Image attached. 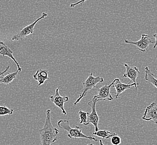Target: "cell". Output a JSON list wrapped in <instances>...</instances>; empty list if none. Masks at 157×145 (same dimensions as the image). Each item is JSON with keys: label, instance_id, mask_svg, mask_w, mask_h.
<instances>
[{"label": "cell", "instance_id": "obj_1", "mask_svg": "<svg viewBox=\"0 0 157 145\" xmlns=\"http://www.w3.org/2000/svg\"><path fill=\"white\" fill-rule=\"evenodd\" d=\"M59 132V130L52 124L51 110H46L44 127L39 130L41 145H52V143L56 141Z\"/></svg>", "mask_w": 157, "mask_h": 145}, {"label": "cell", "instance_id": "obj_6", "mask_svg": "<svg viewBox=\"0 0 157 145\" xmlns=\"http://www.w3.org/2000/svg\"><path fill=\"white\" fill-rule=\"evenodd\" d=\"M141 36V39L137 41H131L129 40L125 39L124 42L128 44L134 45L140 52L145 53L148 51L149 45L151 44H154L155 41H152L150 36L147 34H142Z\"/></svg>", "mask_w": 157, "mask_h": 145}, {"label": "cell", "instance_id": "obj_24", "mask_svg": "<svg viewBox=\"0 0 157 145\" xmlns=\"http://www.w3.org/2000/svg\"><path fill=\"white\" fill-rule=\"evenodd\" d=\"M94 145V144H93V143H90V144H89V145Z\"/></svg>", "mask_w": 157, "mask_h": 145}, {"label": "cell", "instance_id": "obj_10", "mask_svg": "<svg viewBox=\"0 0 157 145\" xmlns=\"http://www.w3.org/2000/svg\"><path fill=\"white\" fill-rule=\"evenodd\" d=\"M113 83V87H114L116 89V94H115V98L119 99L121 96V94L124 91H126L127 89H130L132 87H135L136 89H138V86L139 85V83H132V84H124L121 82L120 79L119 78H116L112 82Z\"/></svg>", "mask_w": 157, "mask_h": 145}, {"label": "cell", "instance_id": "obj_8", "mask_svg": "<svg viewBox=\"0 0 157 145\" xmlns=\"http://www.w3.org/2000/svg\"><path fill=\"white\" fill-rule=\"evenodd\" d=\"M113 87V83L110 84L103 85V87L98 88V94L94 96L93 98L97 102L100 100H110L112 101L113 100L112 97V92H110V88Z\"/></svg>", "mask_w": 157, "mask_h": 145}, {"label": "cell", "instance_id": "obj_11", "mask_svg": "<svg viewBox=\"0 0 157 145\" xmlns=\"http://www.w3.org/2000/svg\"><path fill=\"white\" fill-rule=\"evenodd\" d=\"M13 52L8 46L6 45L3 41L0 42V55H2L3 57H7L10 59H11L16 64L17 67V70L19 71V72H21L22 71V68L20 67V64L16 60L15 57H13Z\"/></svg>", "mask_w": 157, "mask_h": 145}, {"label": "cell", "instance_id": "obj_19", "mask_svg": "<svg viewBox=\"0 0 157 145\" xmlns=\"http://www.w3.org/2000/svg\"><path fill=\"white\" fill-rule=\"evenodd\" d=\"M121 142V137L116 135L115 136H113L111 138V143L113 145H120Z\"/></svg>", "mask_w": 157, "mask_h": 145}, {"label": "cell", "instance_id": "obj_20", "mask_svg": "<svg viewBox=\"0 0 157 145\" xmlns=\"http://www.w3.org/2000/svg\"><path fill=\"white\" fill-rule=\"evenodd\" d=\"M154 38H155V43H154V46H153V49H155L157 46V32L154 33V35H153Z\"/></svg>", "mask_w": 157, "mask_h": 145}, {"label": "cell", "instance_id": "obj_17", "mask_svg": "<svg viewBox=\"0 0 157 145\" xmlns=\"http://www.w3.org/2000/svg\"><path fill=\"white\" fill-rule=\"evenodd\" d=\"M14 112L13 109L9 108L6 106H0V116L12 115Z\"/></svg>", "mask_w": 157, "mask_h": 145}, {"label": "cell", "instance_id": "obj_2", "mask_svg": "<svg viewBox=\"0 0 157 145\" xmlns=\"http://www.w3.org/2000/svg\"><path fill=\"white\" fill-rule=\"evenodd\" d=\"M58 127L63 129L67 132V136L69 139H86L94 141H98V139L94 137L86 136L82 133L80 127L75 126V128H72L70 126L69 121L68 120H61L58 122Z\"/></svg>", "mask_w": 157, "mask_h": 145}, {"label": "cell", "instance_id": "obj_7", "mask_svg": "<svg viewBox=\"0 0 157 145\" xmlns=\"http://www.w3.org/2000/svg\"><path fill=\"white\" fill-rule=\"evenodd\" d=\"M60 87H58L55 89L54 95L49 97L50 101L54 103L55 106L60 109L63 115H67V112L64 108V104L69 101V98L67 96L63 97L59 93V90Z\"/></svg>", "mask_w": 157, "mask_h": 145}, {"label": "cell", "instance_id": "obj_21", "mask_svg": "<svg viewBox=\"0 0 157 145\" xmlns=\"http://www.w3.org/2000/svg\"><path fill=\"white\" fill-rule=\"evenodd\" d=\"M10 69V66L9 65H8L7 67H6V69L5 70L3 71V72H0V76H3V74L5 73V72H7V71H8V70Z\"/></svg>", "mask_w": 157, "mask_h": 145}, {"label": "cell", "instance_id": "obj_23", "mask_svg": "<svg viewBox=\"0 0 157 145\" xmlns=\"http://www.w3.org/2000/svg\"><path fill=\"white\" fill-rule=\"evenodd\" d=\"M99 144L100 145H104L103 144V141L101 139H100L99 140Z\"/></svg>", "mask_w": 157, "mask_h": 145}, {"label": "cell", "instance_id": "obj_18", "mask_svg": "<svg viewBox=\"0 0 157 145\" xmlns=\"http://www.w3.org/2000/svg\"><path fill=\"white\" fill-rule=\"evenodd\" d=\"M78 113L79 115V117H80V123L85 125L86 124V121H87L88 112H85V111H82L80 110L78 111Z\"/></svg>", "mask_w": 157, "mask_h": 145}, {"label": "cell", "instance_id": "obj_14", "mask_svg": "<svg viewBox=\"0 0 157 145\" xmlns=\"http://www.w3.org/2000/svg\"><path fill=\"white\" fill-rule=\"evenodd\" d=\"M145 79L146 81L153 85L157 88V79L155 77L154 74L152 73L148 67L145 68Z\"/></svg>", "mask_w": 157, "mask_h": 145}, {"label": "cell", "instance_id": "obj_5", "mask_svg": "<svg viewBox=\"0 0 157 145\" xmlns=\"http://www.w3.org/2000/svg\"><path fill=\"white\" fill-rule=\"evenodd\" d=\"M97 103V101L95 100L93 98H92V100L88 102V105L91 107V112L90 113L88 112L87 121L86 124H85V126L89 125L90 124H93L95 128V132L99 131L98 124L100 120L99 117L96 110Z\"/></svg>", "mask_w": 157, "mask_h": 145}, {"label": "cell", "instance_id": "obj_22", "mask_svg": "<svg viewBox=\"0 0 157 145\" xmlns=\"http://www.w3.org/2000/svg\"><path fill=\"white\" fill-rule=\"evenodd\" d=\"M85 1H80V2H77L76 3H75V4H71V5L70 6V7H74V6H75L76 5H78V4H80V3H82L84 2Z\"/></svg>", "mask_w": 157, "mask_h": 145}, {"label": "cell", "instance_id": "obj_15", "mask_svg": "<svg viewBox=\"0 0 157 145\" xmlns=\"http://www.w3.org/2000/svg\"><path fill=\"white\" fill-rule=\"evenodd\" d=\"M18 72L19 71L17 70L15 72L9 73L6 76H2L0 79V84L2 83L6 85L9 84L17 77Z\"/></svg>", "mask_w": 157, "mask_h": 145}, {"label": "cell", "instance_id": "obj_12", "mask_svg": "<svg viewBox=\"0 0 157 145\" xmlns=\"http://www.w3.org/2000/svg\"><path fill=\"white\" fill-rule=\"evenodd\" d=\"M124 67H125L126 72L123 74V78H128L130 79V80L133 82V83H137L136 78L140 72L139 69L136 67H132L129 66L127 64H123Z\"/></svg>", "mask_w": 157, "mask_h": 145}, {"label": "cell", "instance_id": "obj_3", "mask_svg": "<svg viewBox=\"0 0 157 145\" xmlns=\"http://www.w3.org/2000/svg\"><path fill=\"white\" fill-rule=\"evenodd\" d=\"M104 82V80L103 78L100 77L99 76H94L93 72H91L88 78L86 79L85 80L82 82L83 88H82L79 96L78 98V99L74 103V105H76L78 103H79L80 102V100L86 96L89 91L91 90L93 88L97 87V85L98 83H103Z\"/></svg>", "mask_w": 157, "mask_h": 145}, {"label": "cell", "instance_id": "obj_9", "mask_svg": "<svg viewBox=\"0 0 157 145\" xmlns=\"http://www.w3.org/2000/svg\"><path fill=\"white\" fill-rule=\"evenodd\" d=\"M142 119L146 121H150L157 124V104L155 102L151 103L145 108Z\"/></svg>", "mask_w": 157, "mask_h": 145}, {"label": "cell", "instance_id": "obj_16", "mask_svg": "<svg viewBox=\"0 0 157 145\" xmlns=\"http://www.w3.org/2000/svg\"><path fill=\"white\" fill-rule=\"evenodd\" d=\"M93 135L105 139H108L109 138H112L113 136H115L117 134L115 133H112L110 131L108 130H100L97 132H93Z\"/></svg>", "mask_w": 157, "mask_h": 145}, {"label": "cell", "instance_id": "obj_25", "mask_svg": "<svg viewBox=\"0 0 157 145\" xmlns=\"http://www.w3.org/2000/svg\"><path fill=\"white\" fill-rule=\"evenodd\" d=\"M155 70H157V68H155Z\"/></svg>", "mask_w": 157, "mask_h": 145}, {"label": "cell", "instance_id": "obj_13", "mask_svg": "<svg viewBox=\"0 0 157 145\" xmlns=\"http://www.w3.org/2000/svg\"><path fill=\"white\" fill-rule=\"evenodd\" d=\"M33 78L35 80L38 82L37 85L44 84L47 79H48V70L45 69L37 70L36 72L33 75Z\"/></svg>", "mask_w": 157, "mask_h": 145}, {"label": "cell", "instance_id": "obj_4", "mask_svg": "<svg viewBox=\"0 0 157 145\" xmlns=\"http://www.w3.org/2000/svg\"><path fill=\"white\" fill-rule=\"evenodd\" d=\"M48 16V14L45 12H43L42 14V15L41 17H40L39 18H37L36 21H34L32 24L27 25L26 26L24 27L23 29H22L21 30L18 32V33L16 34L15 35L12 37V40H20L23 39L25 37H26L27 36L30 35L31 34H33V31H34V28L35 25H36L37 23L40 21L41 20H42L43 18H45Z\"/></svg>", "mask_w": 157, "mask_h": 145}]
</instances>
